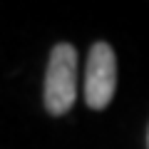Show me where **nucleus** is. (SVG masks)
<instances>
[{
    "label": "nucleus",
    "instance_id": "nucleus-2",
    "mask_svg": "<svg viewBox=\"0 0 149 149\" xmlns=\"http://www.w3.org/2000/svg\"><path fill=\"white\" fill-rule=\"evenodd\" d=\"M117 90V57L107 42H95L87 55L85 102L90 109H104Z\"/></svg>",
    "mask_w": 149,
    "mask_h": 149
},
{
    "label": "nucleus",
    "instance_id": "nucleus-3",
    "mask_svg": "<svg viewBox=\"0 0 149 149\" xmlns=\"http://www.w3.org/2000/svg\"><path fill=\"white\" fill-rule=\"evenodd\" d=\"M147 147H149V132H147Z\"/></svg>",
    "mask_w": 149,
    "mask_h": 149
},
{
    "label": "nucleus",
    "instance_id": "nucleus-1",
    "mask_svg": "<svg viewBox=\"0 0 149 149\" xmlns=\"http://www.w3.org/2000/svg\"><path fill=\"white\" fill-rule=\"evenodd\" d=\"M77 100V50L70 42H60L50 52L45 72V107L50 114L62 117Z\"/></svg>",
    "mask_w": 149,
    "mask_h": 149
}]
</instances>
